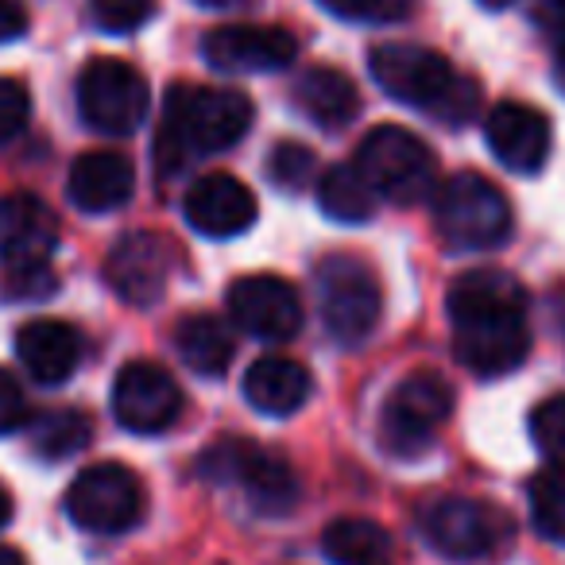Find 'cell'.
Masks as SVG:
<instances>
[{"label": "cell", "mask_w": 565, "mask_h": 565, "mask_svg": "<svg viewBox=\"0 0 565 565\" xmlns=\"http://www.w3.org/2000/svg\"><path fill=\"white\" fill-rule=\"evenodd\" d=\"M449 326L454 353L477 376H508L531 356L526 291L515 275L477 267L449 287Z\"/></svg>", "instance_id": "6da1fadb"}, {"label": "cell", "mask_w": 565, "mask_h": 565, "mask_svg": "<svg viewBox=\"0 0 565 565\" xmlns=\"http://www.w3.org/2000/svg\"><path fill=\"white\" fill-rule=\"evenodd\" d=\"M252 117L256 109L241 89L171 86L163 128L156 136V171L171 179L198 156L233 148L252 128Z\"/></svg>", "instance_id": "7a4b0ae2"}, {"label": "cell", "mask_w": 565, "mask_h": 565, "mask_svg": "<svg viewBox=\"0 0 565 565\" xmlns=\"http://www.w3.org/2000/svg\"><path fill=\"white\" fill-rule=\"evenodd\" d=\"M369 71L376 86L392 102L423 113L441 125H469L480 105L477 82L454 71L446 55L415 43H380L369 55Z\"/></svg>", "instance_id": "3957f363"}, {"label": "cell", "mask_w": 565, "mask_h": 565, "mask_svg": "<svg viewBox=\"0 0 565 565\" xmlns=\"http://www.w3.org/2000/svg\"><path fill=\"white\" fill-rule=\"evenodd\" d=\"M58 248V217L35 194H12L0 202V264L4 295L20 302L55 295L51 256Z\"/></svg>", "instance_id": "277c9868"}, {"label": "cell", "mask_w": 565, "mask_h": 565, "mask_svg": "<svg viewBox=\"0 0 565 565\" xmlns=\"http://www.w3.org/2000/svg\"><path fill=\"white\" fill-rule=\"evenodd\" d=\"M198 477L210 484H233L248 495L259 515H287L299 503V480L279 454L248 438H221L198 457Z\"/></svg>", "instance_id": "5b68a950"}, {"label": "cell", "mask_w": 565, "mask_h": 565, "mask_svg": "<svg viewBox=\"0 0 565 565\" xmlns=\"http://www.w3.org/2000/svg\"><path fill=\"white\" fill-rule=\"evenodd\" d=\"M434 225L441 241L454 248H500L511 236V202L492 179L477 171H457L434 190Z\"/></svg>", "instance_id": "8992f818"}, {"label": "cell", "mask_w": 565, "mask_h": 565, "mask_svg": "<svg viewBox=\"0 0 565 565\" xmlns=\"http://www.w3.org/2000/svg\"><path fill=\"white\" fill-rule=\"evenodd\" d=\"M315 279L326 333L345 349L364 345L376 333L380 310H384L376 271L353 252H333V256L318 259Z\"/></svg>", "instance_id": "52a82bcc"}, {"label": "cell", "mask_w": 565, "mask_h": 565, "mask_svg": "<svg viewBox=\"0 0 565 565\" xmlns=\"http://www.w3.org/2000/svg\"><path fill=\"white\" fill-rule=\"evenodd\" d=\"M356 167L376 198L392 205H418L438 190V159L423 136L399 125H380L356 148Z\"/></svg>", "instance_id": "ba28073f"}, {"label": "cell", "mask_w": 565, "mask_h": 565, "mask_svg": "<svg viewBox=\"0 0 565 565\" xmlns=\"http://www.w3.org/2000/svg\"><path fill=\"white\" fill-rule=\"evenodd\" d=\"M454 415V387L434 372H415L387 395L380 415V441L395 457H418Z\"/></svg>", "instance_id": "9c48e42d"}, {"label": "cell", "mask_w": 565, "mask_h": 565, "mask_svg": "<svg viewBox=\"0 0 565 565\" xmlns=\"http://www.w3.org/2000/svg\"><path fill=\"white\" fill-rule=\"evenodd\" d=\"M151 109V86L120 58H94L78 74V113L94 132L132 136Z\"/></svg>", "instance_id": "30bf717a"}, {"label": "cell", "mask_w": 565, "mask_h": 565, "mask_svg": "<svg viewBox=\"0 0 565 565\" xmlns=\"http://www.w3.org/2000/svg\"><path fill=\"white\" fill-rule=\"evenodd\" d=\"M143 480L128 465L102 461L89 465L66 488V515L94 534H120L143 519Z\"/></svg>", "instance_id": "8fae6325"}, {"label": "cell", "mask_w": 565, "mask_h": 565, "mask_svg": "<svg viewBox=\"0 0 565 565\" xmlns=\"http://www.w3.org/2000/svg\"><path fill=\"white\" fill-rule=\"evenodd\" d=\"M418 526H423V539L441 557H454V562L488 557L511 531L508 515L500 508L484 500H465V495H446V500L426 503L418 511Z\"/></svg>", "instance_id": "7c38bea8"}, {"label": "cell", "mask_w": 565, "mask_h": 565, "mask_svg": "<svg viewBox=\"0 0 565 565\" xmlns=\"http://www.w3.org/2000/svg\"><path fill=\"white\" fill-rule=\"evenodd\" d=\"M113 415L132 434H163L182 415V387L156 361H128L113 384Z\"/></svg>", "instance_id": "4fadbf2b"}, {"label": "cell", "mask_w": 565, "mask_h": 565, "mask_svg": "<svg viewBox=\"0 0 565 565\" xmlns=\"http://www.w3.org/2000/svg\"><path fill=\"white\" fill-rule=\"evenodd\" d=\"M228 315L259 341H291L302 330V299L282 275H244L228 287Z\"/></svg>", "instance_id": "5bb4252c"}, {"label": "cell", "mask_w": 565, "mask_h": 565, "mask_svg": "<svg viewBox=\"0 0 565 565\" xmlns=\"http://www.w3.org/2000/svg\"><path fill=\"white\" fill-rule=\"evenodd\" d=\"M202 55L217 71L233 74H275L299 58V40L275 24H225L205 32Z\"/></svg>", "instance_id": "9a60e30c"}, {"label": "cell", "mask_w": 565, "mask_h": 565, "mask_svg": "<svg viewBox=\"0 0 565 565\" xmlns=\"http://www.w3.org/2000/svg\"><path fill=\"white\" fill-rule=\"evenodd\" d=\"M171 267V241L156 233H128L113 244L109 259H105V279L117 291V299L132 302V307H156L167 291Z\"/></svg>", "instance_id": "2e32d148"}, {"label": "cell", "mask_w": 565, "mask_h": 565, "mask_svg": "<svg viewBox=\"0 0 565 565\" xmlns=\"http://www.w3.org/2000/svg\"><path fill=\"white\" fill-rule=\"evenodd\" d=\"M484 140L503 167H511L515 174H534L546 167L554 132H550V117L542 109L523 102H500L488 113Z\"/></svg>", "instance_id": "e0dca14e"}, {"label": "cell", "mask_w": 565, "mask_h": 565, "mask_svg": "<svg viewBox=\"0 0 565 565\" xmlns=\"http://www.w3.org/2000/svg\"><path fill=\"white\" fill-rule=\"evenodd\" d=\"M182 213H186V221L202 236L225 241V236H241L244 228H252V221H256V198H252V190L236 174L210 171L198 182H190Z\"/></svg>", "instance_id": "ac0fdd59"}, {"label": "cell", "mask_w": 565, "mask_h": 565, "mask_svg": "<svg viewBox=\"0 0 565 565\" xmlns=\"http://www.w3.org/2000/svg\"><path fill=\"white\" fill-rule=\"evenodd\" d=\"M17 356L35 384H66L82 361V333L55 318H40L17 333Z\"/></svg>", "instance_id": "d6986e66"}, {"label": "cell", "mask_w": 565, "mask_h": 565, "mask_svg": "<svg viewBox=\"0 0 565 565\" xmlns=\"http://www.w3.org/2000/svg\"><path fill=\"white\" fill-rule=\"evenodd\" d=\"M136 186V171L128 163V156L120 151H86V156L74 159L71 179V202L82 213H113L132 198Z\"/></svg>", "instance_id": "ffe728a7"}, {"label": "cell", "mask_w": 565, "mask_h": 565, "mask_svg": "<svg viewBox=\"0 0 565 565\" xmlns=\"http://www.w3.org/2000/svg\"><path fill=\"white\" fill-rule=\"evenodd\" d=\"M244 399L259 411V415H295L302 403L310 399V372L307 364L291 361V356H259L244 372Z\"/></svg>", "instance_id": "44dd1931"}, {"label": "cell", "mask_w": 565, "mask_h": 565, "mask_svg": "<svg viewBox=\"0 0 565 565\" xmlns=\"http://www.w3.org/2000/svg\"><path fill=\"white\" fill-rule=\"evenodd\" d=\"M291 97H295V105H299L302 117L330 128V132L353 125L356 113H361L356 82L349 78V74L333 71V66H307V71L295 78Z\"/></svg>", "instance_id": "7402d4cb"}, {"label": "cell", "mask_w": 565, "mask_h": 565, "mask_svg": "<svg viewBox=\"0 0 565 565\" xmlns=\"http://www.w3.org/2000/svg\"><path fill=\"white\" fill-rule=\"evenodd\" d=\"M174 349H179L182 364L198 376H221L233 364V333L221 318L213 315H190L174 326Z\"/></svg>", "instance_id": "603a6c76"}, {"label": "cell", "mask_w": 565, "mask_h": 565, "mask_svg": "<svg viewBox=\"0 0 565 565\" xmlns=\"http://www.w3.org/2000/svg\"><path fill=\"white\" fill-rule=\"evenodd\" d=\"M322 550L333 565H395L392 534L361 515L333 519L322 534Z\"/></svg>", "instance_id": "cb8c5ba5"}, {"label": "cell", "mask_w": 565, "mask_h": 565, "mask_svg": "<svg viewBox=\"0 0 565 565\" xmlns=\"http://www.w3.org/2000/svg\"><path fill=\"white\" fill-rule=\"evenodd\" d=\"M318 205L326 217L341 221V225H364L376 213V190L356 163H338L318 182Z\"/></svg>", "instance_id": "d4e9b609"}, {"label": "cell", "mask_w": 565, "mask_h": 565, "mask_svg": "<svg viewBox=\"0 0 565 565\" xmlns=\"http://www.w3.org/2000/svg\"><path fill=\"white\" fill-rule=\"evenodd\" d=\"M89 438H94V423L74 407L47 411V415H40L32 423V449L43 461H66V457L82 454L89 446Z\"/></svg>", "instance_id": "484cf974"}, {"label": "cell", "mask_w": 565, "mask_h": 565, "mask_svg": "<svg viewBox=\"0 0 565 565\" xmlns=\"http://www.w3.org/2000/svg\"><path fill=\"white\" fill-rule=\"evenodd\" d=\"M531 519L534 531L550 542H565V465L550 461L531 480Z\"/></svg>", "instance_id": "4316f807"}, {"label": "cell", "mask_w": 565, "mask_h": 565, "mask_svg": "<svg viewBox=\"0 0 565 565\" xmlns=\"http://www.w3.org/2000/svg\"><path fill=\"white\" fill-rule=\"evenodd\" d=\"M531 438L542 457L565 465V395H550V399H542L534 407Z\"/></svg>", "instance_id": "83f0119b"}, {"label": "cell", "mask_w": 565, "mask_h": 565, "mask_svg": "<svg viewBox=\"0 0 565 565\" xmlns=\"http://www.w3.org/2000/svg\"><path fill=\"white\" fill-rule=\"evenodd\" d=\"M326 12L341 20H361V24H395L407 20L415 0H318Z\"/></svg>", "instance_id": "f1b7e54d"}, {"label": "cell", "mask_w": 565, "mask_h": 565, "mask_svg": "<svg viewBox=\"0 0 565 565\" xmlns=\"http://www.w3.org/2000/svg\"><path fill=\"white\" fill-rule=\"evenodd\" d=\"M151 17H156V0H94L97 28L109 35L140 32Z\"/></svg>", "instance_id": "f546056e"}, {"label": "cell", "mask_w": 565, "mask_h": 565, "mask_svg": "<svg viewBox=\"0 0 565 565\" xmlns=\"http://www.w3.org/2000/svg\"><path fill=\"white\" fill-rule=\"evenodd\" d=\"M267 174H271L275 186H307L315 179V151L302 148V143H279V148H271V159H267Z\"/></svg>", "instance_id": "4dcf8cb0"}, {"label": "cell", "mask_w": 565, "mask_h": 565, "mask_svg": "<svg viewBox=\"0 0 565 565\" xmlns=\"http://www.w3.org/2000/svg\"><path fill=\"white\" fill-rule=\"evenodd\" d=\"M28 117H32V97H28V86L17 78H0V143L24 132Z\"/></svg>", "instance_id": "1f68e13d"}, {"label": "cell", "mask_w": 565, "mask_h": 565, "mask_svg": "<svg viewBox=\"0 0 565 565\" xmlns=\"http://www.w3.org/2000/svg\"><path fill=\"white\" fill-rule=\"evenodd\" d=\"M28 423V399H24V387L17 384L9 369H0V438Z\"/></svg>", "instance_id": "d6a6232c"}, {"label": "cell", "mask_w": 565, "mask_h": 565, "mask_svg": "<svg viewBox=\"0 0 565 565\" xmlns=\"http://www.w3.org/2000/svg\"><path fill=\"white\" fill-rule=\"evenodd\" d=\"M28 32V12L20 0H0V43H12Z\"/></svg>", "instance_id": "836d02e7"}, {"label": "cell", "mask_w": 565, "mask_h": 565, "mask_svg": "<svg viewBox=\"0 0 565 565\" xmlns=\"http://www.w3.org/2000/svg\"><path fill=\"white\" fill-rule=\"evenodd\" d=\"M534 12H539L542 28L554 35H565V0H539L534 4Z\"/></svg>", "instance_id": "e575fe53"}, {"label": "cell", "mask_w": 565, "mask_h": 565, "mask_svg": "<svg viewBox=\"0 0 565 565\" xmlns=\"http://www.w3.org/2000/svg\"><path fill=\"white\" fill-rule=\"evenodd\" d=\"M9 519H12V495H9V488L0 484V526L9 523Z\"/></svg>", "instance_id": "d590c367"}, {"label": "cell", "mask_w": 565, "mask_h": 565, "mask_svg": "<svg viewBox=\"0 0 565 565\" xmlns=\"http://www.w3.org/2000/svg\"><path fill=\"white\" fill-rule=\"evenodd\" d=\"M0 565H28V562H24V554H20V550L0 546Z\"/></svg>", "instance_id": "8d00e7d4"}, {"label": "cell", "mask_w": 565, "mask_h": 565, "mask_svg": "<svg viewBox=\"0 0 565 565\" xmlns=\"http://www.w3.org/2000/svg\"><path fill=\"white\" fill-rule=\"evenodd\" d=\"M480 9H488V12H503V9H511L515 0H477Z\"/></svg>", "instance_id": "74e56055"}, {"label": "cell", "mask_w": 565, "mask_h": 565, "mask_svg": "<svg viewBox=\"0 0 565 565\" xmlns=\"http://www.w3.org/2000/svg\"><path fill=\"white\" fill-rule=\"evenodd\" d=\"M554 82H557V89L565 94V47H562V55H557V66H554Z\"/></svg>", "instance_id": "f35d334b"}, {"label": "cell", "mask_w": 565, "mask_h": 565, "mask_svg": "<svg viewBox=\"0 0 565 565\" xmlns=\"http://www.w3.org/2000/svg\"><path fill=\"white\" fill-rule=\"evenodd\" d=\"M202 9H233V4H241V0H198Z\"/></svg>", "instance_id": "ab89813d"}]
</instances>
